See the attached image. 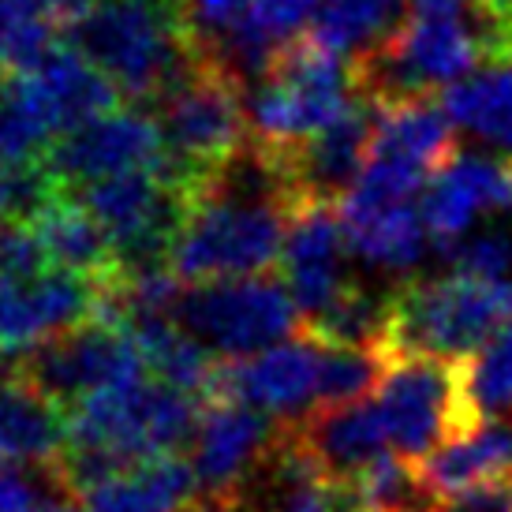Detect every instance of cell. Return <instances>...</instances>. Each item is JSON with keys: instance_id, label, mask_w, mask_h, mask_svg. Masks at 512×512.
I'll use <instances>...</instances> for the list:
<instances>
[{"instance_id": "8992f818", "label": "cell", "mask_w": 512, "mask_h": 512, "mask_svg": "<svg viewBox=\"0 0 512 512\" xmlns=\"http://www.w3.org/2000/svg\"><path fill=\"white\" fill-rule=\"evenodd\" d=\"M352 98V60L303 34L277 53L270 72L247 86L251 143L270 150L303 143L329 120H337Z\"/></svg>"}, {"instance_id": "74e56055", "label": "cell", "mask_w": 512, "mask_h": 512, "mask_svg": "<svg viewBox=\"0 0 512 512\" xmlns=\"http://www.w3.org/2000/svg\"><path fill=\"white\" fill-rule=\"evenodd\" d=\"M415 15H453L464 8V0H408Z\"/></svg>"}, {"instance_id": "60d3db41", "label": "cell", "mask_w": 512, "mask_h": 512, "mask_svg": "<svg viewBox=\"0 0 512 512\" xmlns=\"http://www.w3.org/2000/svg\"><path fill=\"white\" fill-rule=\"evenodd\" d=\"M4 370H8V363H4V356H0V374H4Z\"/></svg>"}, {"instance_id": "277c9868", "label": "cell", "mask_w": 512, "mask_h": 512, "mask_svg": "<svg viewBox=\"0 0 512 512\" xmlns=\"http://www.w3.org/2000/svg\"><path fill=\"white\" fill-rule=\"evenodd\" d=\"M512 322V277H408L389 292L385 356L464 359Z\"/></svg>"}, {"instance_id": "ba28073f", "label": "cell", "mask_w": 512, "mask_h": 512, "mask_svg": "<svg viewBox=\"0 0 512 512\" xmlns=\"http://www.w3.org/2000/svg\"><path fill=\"white\" fill-rule=\"evenodd\" d=\"M12 367L49 393L64 412L101 389L150 378L135 333L113 318H86L64 333H53L23 356H15Z\"/></svg>"}, {"instance_id": "4316f807", "label": "cell", "mask_w": 512, "mask_h": 512, "mask_svg": "<svg viewBox=\"0 0 512 512\" xmlns=\"http://www.w3.org/2000/svg\"><path fill=\"white\" fill-rule=\"evenodd\" d=\"M460 363V397L475 423L512 415V322Z\"/></svg>"}, {"instance_id": "f1b7e54d", "label": "cell", "mask_w": 512, "mask_h": 512, "mask_svg": "<svg viewBox=\"0 0 512 512\" xmlns=\"http://www.w3.org/2000/svg\"><path fill=\"white\" fill-rule=\"evenodd\" d=\"M363 512H430L438 498L427 490L419 464L404 460L400 453H382L367 468L352 475Z\"/></svg>"}, {"instance_id": "e575fe53", "label": "cell", "mask_w": 512, "mask_h": 512, "mask_svg": "<svg viewBox=\"0 0 512 512\" xmlns=\"http://www.w3.org/2000/svg\"><path fill=\"white\" fill-rule=\"evenodd\" d=\"M247 8H251V0H184L187 27L206 53H214L217 45L240 27Z\"/></svg>"}, {"instance_id": "7402d4cb", "label": "cell", "mask_w": 512, "mask_h": 512, "mask_svg": "<svg viewBox=\"0 0 512 512\" xmlns=\"http://www.w3.org/2000/svg\"><path fill=\"white\" fill-rule=\"evenodd\" d=\"M30 225L38 232L45 255H49V266L83 273V277H94V281H109V277L120 273L109 232L101 228L98 217L90 214L72 191L57 187L42 202V210L30 217Z\"/></svg>"}, {"instance_id": "d6a6232c", "label": "cell", "mask_w": 512, "mask_h": 512, "mask_svg": "<svg viewBox=\"0 0 512 512\" xmlns=\"http://www.w3.org/2000/svg\"><path fill=\"white\" fill-rule=\"evenodd\" d=\"M445 255L453 262L456 273L471 277H512V240L505 232H475L445 247Z\"/></svg>"}, {"instance_id": "4dcf8cb0", "label": "cell", "mask_w": 512, "mask_h": 512, "mask_svg": "<svg viewBox=\"0 0 512 512\" xmlns=\"http://www.w3.org/2000/svg\"><path fill=\"white\" fill-rule=\"evenodd\" d=\"M60 498H75L60 464L0 460V512H42Z\"/></svg>"}, {"instance_id": "ffe728a7", "label": "cell", "mask_w": 512, "mask_h": 512, "mask_svg": "<svg viewBox=\"0 0 512 512\" xmlns=\"http://www.w3.org/2000/svg\"><path fill=\"white\" fill-rule=\"evenodd\" d=\"M296 434L303 441V449L314 456V464L337 479H352L370 460L389 453L374 397L356 400V404L314 408L296 423Z\"/></svg>"}, {"instance_id": "8d00e7d4", "label": "cell", "mask_w": 512, "mask_h": 512, "mask_svg": "<svg viewBox=\"0 0 512 512\" xmlns=\"http://www.w3.org/2000/svg\"><path fill=\"white\" fill-rule=\"evenodd\" d=\"M98 0H49V8H53V15L60 19V27H68L72 19H79L83 12H90Z\"/></svg>"}, {"instance_id": "ac0fdd59", "label": "cell", "mask_w": 512, "mask_h": 512, "mask_svg": "<svg viewBox=\"0 0 512 512\" xmlns=\"http://www.w3.org/2000/svg\"><path fill=\"white\" fill-rule=\"evenodd\" d=\"M23 75H30V83L38 90L57 139L90 124V120H98V116L113 113L120 105H128L120 86L68 42H57L34 72Z\"/></svg>"}, {"instance_id": "cb8c5ba5", "label": "cell", "mask_w": 512, "mask_h": 512, "mask_svg": "<svg viewBox=\"0 0 512 512\" xmlns=\"http://www.w3.org/2000/svg\"><path fill=\"white\" fill-rule=\"evenodd\" d=\"M370 154L393 157V161H404L434 176L460 154V131L438 98L400 101V105H385L378 113Z\"/></svg>"}, {"instance_id": "ee69618b", "label": "cell", "mask_w": 512, "mask_h": 512, "mask_svg": "<svg viewBox=\"0 0 512 512\" xmlns=\"http://www.w3.org/2000/svg\"><path fill=\"white\" fill-rule=\"evenodd\" d=\"M0 83H4V72H0Z\"/></svg>"}, {"instance_id": "4fadbf2b", "label": "cell", "mask_w": 512, "mask_h": 512, "mask_svg": "<svg viewBox=\"0 0 512 512\" xmlns=\"http://www.w3.org/2000/svg\"><path fill=\"white\" fill-rule=\"evenodd\" d=\"M288 423L240 400H206L191 438V468L202 494H243L270 460Z\"/></svg>"}, {"instance_id": "d4e9b609", "label": "cell", "mask_w": 512, "mask_h": 512, "mask_svg": "<svg viewBox=\"0 0 512 512\" xmlns=\"http://www.w3.org/2000/svg\"><path fill=\"white\" fill-rule=\"evenodd\" d=\"M408 15H412L408 0H318L307 34L352 60L363 49L389 38Z\"/></svg>"}, {"instance_id": "83f0119b", "label": "cell", "mask_w": 512, "mask_h": 512, "mask_svg": "<svg viewBox=\"0 0 512 512\" xmlns=\"http://www.w3.org/2000/svg\"><path fill=\"white\" fill-rule=\"evenodd\" d=\"M64 38V27L49 0H0V72H34L49 49Z\"/></svg>"}, {"instance_id": "d590c367", "label": "cell", "mask_w": 512, "mask_h": 512, "mask_svg": "<svg viewBox=\"0 0 512 512\" xmlns=\"http://www.w3.org/2000/svg\"><path fill=\"white\" fill-rule=\"evenodd\" d=\"M434 512H512L509 479H505V483L475 486V490H468V494H456V498L438 501V509Z\"/></svg>"}, {"instance_id": "44dd1931", "label": "cell", "mask_w": 512, "mask_h": 512, "mask_svg": "<svg viewBox=\"0 0 512 512\" xmlns=\"http://www.w3.org/2000/svg\"><path fill=\"white\" fill-rule=\"evenodd\" d=\"M419 475L438 501L468 494L475 486L505 483L512 475V427L505 419H486L419 460Z\"/></svg>"}, {"instance_id": "ab89813d", "label": "cell", "mask_w": 512, "mask_h": 512, "mask_svg": "<svg viewBox=\"0 0 512 512\" xmlns=\"http://www.w3.org/2000/svg\"><path fill=\"white\" fill-rule=\"evenodd\" d=\"M479 4H486L490 12H498L501 19H512V0H479Z\"/></svg>"}, {"instance_id": "6da1fadb", "label": "cell", "mask_w": 512, "mask_h": 512, "mask_svg": "<svg viewBox=\"0 0 512 512\" xmlns=\"http://www.w3.org/2000/svg\"><path fill=\"white\" fill-rule=\"evenodd\" d=\"M202 404L206 400L195 393L150 374L143 382L101 389L68 408V453L60 468L75 498L139 460L187 449L199 427Z\"/></svg>"}, {"instance_id": "f546056e", "label": "cell", "mask_w": 512, "mask_h": 512, "mask_svg": "<svg viewBox=\"0 0 512 512\" xmlns=\"http://www.w3.org/2000/svg\"><path fill=\"white\" fill-rule=\"evenodd\" d=\"M389 356L382 348H356V344H326L322 348V389L318 408L356 404L367 400L382 382Z\"/></svg>"}, {"instance_id": "7bdbcfd3", "label": "cell", "mask_w": 512, "mask_h": 512, "mask_svg": "<svg viewBox=\"0 0 512 512\" xmlns=\"http://www.w3.org/2000/svg\"><path fill=\"white\" fill-rule=\"evenodd\" d=\"M509 490H512V475H509Z\"/></svg>"}, {"instance_id": "9c48e42d", "label": "cell", "mask_w": 512, "mask_h": 512, "mask_svg": "<svg viewBox=\"0 0 512 512\" xmlns=\"http://www.w3.org/2000/svg\"><path fill=\"white\" fill-rule=\"evenodd\" d=\"M374 408L382 415L385 441L404 460H427L441 441L475 427L460 397V363L438 356L389 359L374 389ZM486 423V419H483Z\"/></svg>"}, {"instance_id": "52a82bcc", "label": "cell", "mask_w": 512, "mask_h": 512, "mask_svg": "<svg viewBox=\"0 0 512 512\" xmlns=\"http://www.w3.org/2000/svg\"><path fill=\"white\" fill-rule=\"evenodd\" d=\"M176 318L221 359L266 352L303 329V314L292 288L285 285V277L270 270L199 281L184 292Z\"/></svg>"}, {"instance_id": "836d02e7", "label": "cell", "mask_w": 512, "mask_h": 512, "mask_svg": "<svg viewBox=\"0 0 512 512\" xmlns=\"http://www.w3.org/2000/svg\"><path fill=\"white\" fill-rule=\"evenodd\" d=\"M49 266L42 240L30 221H0V277L8 281H34Z\"/></svg>"}, {"instance_id": "3957f363", "label": "cell", "mask_w": 512, "mask_h": 512, "mask_svg": "<svg viewBox=\"0 0 512 512\" xmlns=\"http://www.w3.org/2000/svg\"><path fill=\"white\" fill-rule=\"evenodd\" d=\"M292 202L273 187L214 184L187 214L169 266L184 281L247 277L281 266Z\"/></svg>"}, {"instance_id": "5bb4252c", "label": "cell", "mask_w": 512, "mask_h": 512, "mask_svg": "<svg viewBox=\"0 0 512 512\" xmlns=\"http://www.w3.org/2000/svg\"><path fill=\"white\" fill-rule=\"evenodd\" d=\"M348 236L341 225V210L333 202H299L292 206L285 236V285L299 303L303 326L318 322L356 285L348 277Z\"/></svg>"}, {"instance_id": "d6986e66", "label": "cell", "mask_w": 512, "mask_h": 512, "mask_svg": "<svg viewBox=\"0 0 512 512\" xmlns=\"http://www.w3.org/2000/svg\"><path fill=\"white\" fill-rule=\"evenodd\" d=\"M68 453V412L8 363L0 374V460L60 464Z\"/></svg>"}, {"instance_id": "603a6c76", "label": "cell", "mask_w": 512, "mask_h": 512, "mask_svg": "<svg viewBox=\"0 0 512 512\" xmlns=\"http://www.w3.org/2000/svg\"><path fill=\"white\" fill-rule=\"evenodd\" d=\"M199 479L184 456H154L109 475L90 486L79 509L83 512H184L199 498Z\"/></svg>"}, {"instance_id": "e0dca14e", "label": "cell", "mask_w": 512, "mask_h": 512, "mask_svg": "<svg viewBox=\"0 0 512 512\" xmlns=\"http://www.w3.org/2000/svg\"><path fill=\"white\" fill-rule=\"evenodd\" d=\"M341 225L352 255L389 273H412L430 247V228L415 202H367L356 195L341 199Z\"/></svg>"}, {"instance_id": "7a4b0ae2", "label": "cell", "mask_w": 512, "mask_h": 512, "mask_svg": "<svg viewBox=\"0 0 512 512\" xmlns=\"http://www.w3.org/2000/svg\"><path fill=\"white\" fill-rule=\"evenodd\" d=\"M64 42L94 60L128 105H150V113L206 57L184 0H98L64 27Z\"/></svg>"}, {"instance_id": "2e32d148", "label": "cell", "mask_w": 512, "mask_h": 512, "mask_svg": "<svg viewBox=\"0 0 512 512\" xmlns=\"http://www.w3.org/2000/svg\"><path fill=\"white\" fill-rule=\"evenodd\" d=\"M423 221L441 251L468 236L486 214L512 210V157L509 154H460L423 187Z\"/></svg>"}, {"instance_id": "9a60e30c", "label": "cell", "mask_w": 512, "mask_h": 512, "mask_svg": "<svg viewBox=\"0 0 512 512\" xmlns=\"http://www.w3.org/2000/svg\"><path fill=\"white\" fill-rule=\"evenodd\" d=\"M105 281L68 270H45L34 281L0 277V356L15 359L53 333L98 318Z\"/></svg>"}, {"instance_id": "1f68e13d", "label": "cell", "mask_w": 512, "mask_h": 512, "mask_svg": "<svg viewBox=\"0 0 512 512\" xmlns=\"http://www.w3.org/2000/svg\"><path fill=\"white\" fill-rule=\"evenodd\" d=\"M53 191H57V180L42 165L0 161V221H30Z\"/></svg>"}, {"instance_id": "b9f144b4", "label": "cell", "mask_w": 512, "mask_h": 512, "mask_svg": "<svg viewBox=\"0 0 512 512\" xmlns=\"http://www.w3.org/2000/svg\"><path fill=\"white\" fill-rule=\"evenodd\" d=\"M509 45H512V19H509Z\"/></svg>"}, {"instance_id": "8fae6325", "label": "cell", "mask_w": 512, "mask_h": 512, "mask_svg": "<svg viewBox=\"0 0 512 512\" xmlns=\"http://www.w3.org/2000/svg\"><path fill=\"white\" fill-rule=\"evenodd\" d=\"M161 157H165V139L157 116L146 113L143 105H120L113 113L53 139L42 157V169L57 180V187H83L120 172L157 169Z\"/></svg>"}, {"instance_id": "30bf717a", "label": "cell", "mask_w": 512, "mask_h": 512, "mask_svg": "<svg viewBox=\"0 0 512 512\" xmlns=\"http://www.w3.org/2000/svg\"><path fill=\"white\" fill-rule=\"evenodd\" d=\"M378 105L363 94L344 105V113L337 120H329L322 131L307 135L296 146H258L266 161H270L281 184H285L292 206L299 202H333L341 206V199L356 187L370 161V146H374V128H378Z\"/></svg>"}, {"instance_id": "7c38bea8", "label": "cell", "mask_w": 512, "mask_h": 512, "mask_svg": "<svg viewBox=\"0 0 512 512\" xmlns=\"http://www.w3.org/2000/svg\"><path fill=\"white\" fill-rule=\"evenodd\" d=\"M322 348L326 344L299 329L296 337L243 359H221L214 397L240 400L281 423H299L318 408L322 389Z\"/></svg>"}, {"instance_id": "5b68a950", "label": "cell", "mask_w": 512, "mask_h": 512, "mask_svg": "<svg viewBox=\"0 0 512 512\" xmlns=\"http://www.w3.org/2000/svg\"><path fill=\"white\" fill-rule=\"evenodd\" d=\"M165 139V157L157 169L184 184L195 202L206 184L232 157L251 143L247 86L210 53L202 64L154 109Z\"/></svg>"}, {"instance_id": "484cf974", "label": "cell", "mask_w": 512, "mask_h": 512, "mask_svg": "<svg viewBox=\"0 0 512 512\" xmlns=\"http://www.w3.org/2000/svg\"><path fill=\"white\" fill-rule=\"evenodd\" d=\"M57 131L45 113L30 75H4L0 83V161L4 165H42Z\"/></svg>"}, {"instance_id": "f35d334b", "label": "cell", "mask_w": 512, "mask_h": 512, "mask_svg": "<svg viewBox=\"0 0 512 512\" xmlns=\"http://www.w3.org/2000/svg\"><path fill=\"white\" fill-rule=\"evenodd\" d=\"M42 512H83V509H79V498H60L53 505H45Z\"/></svg>"}]
</instances>
